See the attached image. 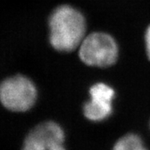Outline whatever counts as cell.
<instances>
[{
	"label": "cell",
	"mask_w": 150,
	"mask_h": 150,
	"mask_svg": "<svg viewBox=\"0 0 150 150\" xmlns=\"http://www.w3.org/2000/svg\"><path fill=\"white\" fill-rule=\"evenodd\" d=\"M48 26L50 43L60 52L74 50L86 37L85 18L72 6L56 8L50 15Z\"/></svg>",
	"instance_id": "obj_1"
},
{
	"label": "cell",
	"mask_w": 150,
	"mask_h": 150,
	"mask_svg": "<svg viewBox=\"0 0 150 150\" xmlns=\"http://www.w3.org/2000/svg\"><path fill=\"white\" fill-rule=\"evenodd\" d=\"M79 48V58L88 66L106 68L114 64L118 59V44L106 33H92L84 38Z\"/></svg>",
	"instance_id": "obj_2"
},
{
	"label": "cell",
	"mask_w": 150,
	"mask_h": 150,
	"mask_svg": "<svg viewBox=\"0 0 150 150\" xmlns=\"http://www.w3.org/2000/svg\"><path fill=\"white\" fill-rule=\"evenodd\" d=\"M36 99V87L26 76L14 75L0 83V101L11 111H27L33 106Z\"/></svg>",
	"instance_id": "obj_3"
},
{
	"label": "cell",
	"mask_w": 150,
	"mask_h": 150,
	"mask_svg": "<svg viewBox=\"0 0 150 150\" xmlns=\"http://www.w3.org/2000/svg\"><path fill=\"white\" fill-rule=\"evenodd\" d=\"M63 129L53 121L40 123L28 134L23 150H66Z\"/></svg>",
	"instance_id": "obj_4"
},
{
	"label": "cell",
	"mask_w": 150,
	"mask_h": 150,
	"mask_svg": "<svg viewBox=\"0 0 150 150\" xmlns=\"http://www.w3.org/2000/svg\"><path fill=\"white\" fill-rule=\"evenodd\" d=\"M89 94L90 99L83 106L84 116L93 122L105 120L112 112L114 90L104 83H98L90 88Z\"/></svg>",
	"instance_id": "obj_5"
},
{
	"label": "cell",
	"mask_w": 150,
	"mask_h": 150,
	"mask_svg": "<svg viewBox=\"0 0 150 150\" xmlns=\"http://www.w3.org/2000/svg\"><path fill=\"white\" fill-rule=\"evenodd\" d=\"M112 150H148L139 135L128 134L116 142Z\"/></svg>",
	"instance_id": "obj_6"
},
{
	"label": "cell",
	"mask_w": 150,
	"mask_h": 150,
	"mask_svg": "<svg viewBox=\"0 0 150 150\" xmlns=\"http://www.w3.org/2000/svg\"><path fill=\"white\" fill-rule=\"evenodd\" d=\"M145 45H146L147 55L150 60V25L148 27L145 33Z\"/></svg>",
	"instance_id": "obj_7"
}]
</instances>
